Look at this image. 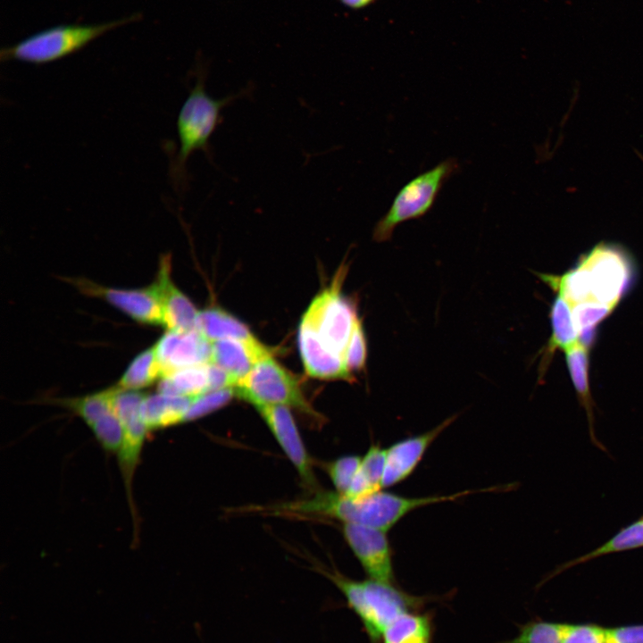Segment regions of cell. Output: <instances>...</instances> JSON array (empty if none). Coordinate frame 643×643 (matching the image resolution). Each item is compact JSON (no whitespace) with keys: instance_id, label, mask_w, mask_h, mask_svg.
<instances>
[{"instance_id":"7c38bea8","label":"cell","mask_w":643,"mask_h":643,"mask_svg":"<svg viewBox=\"0 0 643 643\" xmlns=\"http://www.w3.org/2000/svg\"><path fill=\"white\" fill-rule=\"evenodd\" d=\"M154 348L163 377L180 369L209 363L212 343L197 330H167Z\"/></svg>"},{"instance_id":"4316f807","label":"cell","mask_w":643,"mask_h":643,"mask_svg":"<svg viewBox=\"0 0 643 643\" xmlns=\"http://www.w3.org/2000/svg\"><path fill=\"white\" fill-rule=\"evenodd\" d=\"M235 396L236 391L234 388H225L210 390L194 397L187 412L184 422L202 418L221 408Z\"/></svg>"},{"instance_id":"836d02e7","label":"cell","mask_w":643,"mask_h":643,"mask_svg":"<svg viewBox=\"0 0 643 643\" xmlns=\"http://www.w3.org/2000/svg\"><path fill=\"white\" fill-rule=\"evenodd\" d=\"M339 3L344 5L345 7L354 10V11H359L365 9L373 4H375L379 0H338Z\"/></svg>"},{"instance_id":"4dcf8cb0","label":"cell","mask_w":643,"mask_h":643,"mask_svg":"<svg viewBox=\"0 0 643 643\" xmlns=\"http://www.w3.org/2000/svg\"><path fill=\"white\" fill-rule=\"evenodd\" d=\"M385 463L386 449L378 444L372 445L363 457H362L359 471L377 491L382 488Z\"/></svg>"},{"instance_id":"30bf717a","label":"cell","mask_w":643,"mask_h":643,"mask_svg":"<svg viewBox=\"0 0 643 643\" xmlns=\"http://www.w3.org/2000/svg\"><path fill=\"white\" fill-rule=\"evenodd\" d=\"M344 538L370 579L393 582V553L386 531L344 523Z\"/></svg>"},{"instance_id":"f1b7e54d","label":"cell","mask_w":643,"mask_h":643,"mask_svg":"<svg viewBox=\"0 0 643 643\" xmlns=\"http://www.w3.org/2000/svg\"><path fill=\"white\" fill-rule=\"evenodd\" d=\"M562 643H607L606 627L596 623H562Z\"/></svg>"},{"instance_id":"9a60e30c","label":"cell","mask_w":643,"mask_h":643,"mask_svg":"<svg viewBox=\"0 0 643 643\" xmlns=\"http://www.w3.org/2000/svg\"><path fill=\"white\" fill-rule=\"evenodd\" d=\"M269 356H271V350L255 337L227 338L212 343L210 363L225 371L238 383L259 362Z\"/></svg>"},{"instance_id":"277c9868","label":"cell","mask_w":643,"mask_h":643,"mask_svg":"<svg viewBox=\"0 0 643 643\" xmlns=\"http://www.w3.org/2000/svg\"><path fill=\"white\" fill-rule=\"evenodd\" d=\"M141 18L139 13L100 24H65L37 32L14 45L3 47L0 60L46 64L71 55L117 27Z\"/></svg>"},{"instance_id":"3957f363","label":"cell","mask_w":643,"mask_h":643,"mask_svg":"<svg viewBox=\"0 0 643 643\" xmlns=\"http://www.w3.org/2000/svg\"><path fill=\"white\" fill-rule=\"evenodd\" d=\"M343 594L358 616L372 643H380L385 629L400 614L416 611L427 601L396 587L393 582L373 579L355 580L338 572L322 571Z\"/></svg>"},{"instance_id":"ffe728a7","label":"cell","mask_w":643,"mask_h":643,"mask_svg":"<svg viewBox=\"0 0 643 643\" xmlns=\"http://www.w3.org/2000/svg\"><path fill=\"white\" fill-rule=\"evenodd\" d=\"M211 343L227 338H251L249 328L232 314L219 307L199 311L196 328Z\"/></svg>"},{"instance_id":"5b68a950","label":"cell","mask_w":643,"mask_h":643,"mask_svg":"<svg viewBox=\"0 0 643 643\" xmlns=\"http://www.w3.org/2000/svg\"><path fill=\"white\" fill-rule=\"evenodd\" d=\"M347 271L345 265L339 267L330 286L312 301L299 325V330L340 356L344 362L347 347L359 319L355 307L341 295Z\"/></svg>"},{"instance_id":"d6986e66","label":"cell","mask_w":643,"mask_h":643,"mask_svg":"<svg viewBox=\"0 0 643 643\" xmlns=\"http://www.w3.org/2000/svg\"><path fill=\"white\" fill-rule=\"evenodd\" d=\"M550 321L552 334L543 352L540 363L541 372H545V367L548 365L555 350L560 349L564 352L580 340L572 320L571 305L558 293L551 306Z\"/></svg>"},{"instance_id":"ac0fdd59","label":"cell","mask_w":643,"mask_h":643,"mask_svg":"<svg viewBox=\"0 0 643 643\" xmlns=\"http://www.w3.org/2000/svg\"><path fill=\"white\" fill-rule=\"evenodd\" d=\"M643 547V515L633 521L625 527L621 528L607 541L595 549L569 560L558 565L546 580H549L557 574L579 564H582L596 558L630 551Z\"/></svg>"},{"instance_id":"2e32d148","label":"cell","mask_w":643,"mask_h":643,"mask_svg":"<svg viewBox=\"0 0 643 643\" xmlns=\"http://www.w3.org/2000/svg\"><path fill=\"white\" fill-rule=\"evenodd\" d=\"M565 360L572 382L575 388L578 401L584 409L591 443L604 452L606 447L597 438L595 431V403L591 396L589 382V349L588 346L579 340L565 351Z\"/></svg>"},{"instance_id":"44dd1931","label":"cell","mask_w":643,"mask_h":643,"mask_svg":"<svg viewBox=\"0 0 643 643\" xmlns=\"http://www.w3.org/2000/svg\"><path fill=\"white\" fill-rule=\"evenodd\" d=\"M157 390L192 398L210 391L209 363L180 369L163 376Z\"/></svg>"},{"instance_id":"ba28073f","label":"cell","mask_w":643,"mask_h":643,"mask_svg":"<svg viewBox=\"0 0 643 643\" xmlns=\"http://www.w3.org/2000/svg\"><path fill=\"white\" fill-rule=\"evenodd\" d=\"M146 396L139 390L122 389L117 386L113 399V411L123 427L122 443L118 452L119 466L136 527L138 520L132 497V481L149 431L142 415Z\"/></svg>"},{"instance_id":"1f68e13d","label":"cell","mask_w":643,"mask_h":643,"mask_svg":"<svg viewBox=\"0 0 643 643\" xmlns=\"http://www.w3.org/2000/svg\"><path fill=\"white\" fill-rule=\"evenodd\" d=\"M367 344L362 322L358 319L355 324L347 350L345 364L350 374L362 371L366 363Z\"/></svg>"},{"instance_id":"5bb4252c","label":"cell","mask_w":643,"mask_h":643,"mask_svg":"<svg viewBox=\"0 0 643 643\" xmlns=\"http://www.w3.org/2000/svg\"><path fill=\"white\" fill-rule=\"evenodd\" d=\"M456 417L457 415L454 414L437 427L420 435L404 438L388 447L382 488L395 486L406 480L416 469L429 447Z\"/></svg>"},{"instance_id":"83f0119b","label":"cell","mask_w":643,"mask_h":643,"mask_svg":"<svg viewBox=\"0 0 643 643\" xmlns=\"http://www.w3.org/2000/svg\"><path fill=\"white\" fill-rule=\"evenodd\" d=\"M572 320L580 338L591 332L613 311L609 306L596 303H581L571 307Z\"/></svg>"},{"instance_id":"8fae6325","label":"cell","mask_w":643,"mask_h":643,"mask_svg":"<svg viewBox=\"0 0 643 643\" xmlns=\"http://www.w3.org/2000/svg\"><path fill=\"white\" fill-rule=\"evenodd\" d=\"M281 449L295 466L302 480L310 487L316 485L312 459L304 445L290 409L286 405L255 406Z\"/></svg>"},{"instance_id":"484cf974","label":"cell","mask_w":643,"mask_h":643,"mask_svg":"<svg viewBox=\"0 0 643 643\" xmlns=\"http://www.w3.org/2000/svg\"><path fill=\"white\" fill-rule=\"evenodd\" d=\"M90 430L105 452L118 454L122 443L123 427L114 411L100 418Z\"/></svg>"},{"instance_id":"9c48e42d","label":"cell","mask_w":643,"mask_h":643,"mask_svg":"<svg viewBox=\"0 0 643 643\" xmlns=\"http://www.w3.org/2000/svg\"><path fill=\"white\" fill-rule=\"evenodd\" d=\"M70 283L81 293L104 299L132 320L145 325H163V309L151 284L141 288L104 287L87 279H70Z\"/></svg>"},{"instance_id":"6da1fadb","label":"cell","mask_w":643,"mask_h":643,"mask_svg":"<svg viewBox=\"0 0 643 643\" xmlns=\"http://www.w3.org/2000/svg\"><path fill=\"white\" fill-rule=\"evenodd\" d=\"M630 261L622 248L601 242L562 276L539 274L572 306L596 303L614 309L628 287Z\"/></svg>"},{"instance_id":"cb8c5ba5","label":"cell","mask_w":643,"mask_h":643,"mask_svg":"<svg viewBox=\"0 0 643 643\" xmlns=\"http://www.w3.org/2000/svg\"><path fill=\"white\" fill-rule=\"evenodd\" d=\"M162 378V369L154 346L140 352L129 363L117 386L122 389L139 390Z\"/></svg>"},{"instance_id":"4fadbf2b","label":"cell","mask_w":643,"mask_h":643,"mask_svg":"<svg viewBox=\"0 0 643 643\" xmlns=\"http://www.w3.org/2000/svg\"><path fill=\"white\" fill-rule=\"evenodd\" d=\"M163 309V324L167 330H196L199 311L171 279V257H160L159 267L152 283Z\"/></svg>"},{"instance_id":"7402d4cb","label":"cell","mask_w":643,"mask_h":643,"mask_svg":"<svg viewBox=\"0 0 643 643\" xmlns=\"http://www.w3.org/2000/svg\"><path fill=\"white\" fill-rule=\"evenodd\" d=\"M432 620L429 614L405 612L383 631L380 643H431Z\"/></svg>"},{"instance_id":"d6a6232c","label":"cell","mask_w":643,"mask_h":643,"mask_svg":"<svg viewBox=\"0 0 643 643\" xmlns=\"http://www.w3.org/2000/svg\"><path fill=\"white\" fill-rule=\"evenodd\" d=\"M607 643H643V624L606 628Z\"/></svg>"},{"instance_id":"7a4b0ae2","label":"cell","mask_w":643,"mask_h":643,"mask_svg":"<svg viewBox=\"0 0 643 643\" xmlns=\"http://www.w3.org/2000/svg\"><path fill=\"white\" fill-rule=\"evenodd\" d=\"M196 81L184 101L177 119L179 149L171 158L170 174L173 186L184 190L187 185V163L196 151H204L209 155V140L221 122V112L242 93L215 99L205 91L206 69L200 63Z\"/></svg>"},{"instance_id":"603a6c76","label":"cell","mask_w":643,"mask_h":643,"mask_svg":"<svg viewBox=\"0 0 643 643\" xmlns=\"http://www.w3.org/2000/svg\"><path fill=\"white\" fill-rule=\"evenodd\" d=\"M117 386L82 397L52 399L51 403L79 416L89 428L100 418L113 411Z\"/></svg>"},{"instance_id":"f546056e","label":"cell","mask_w":643,"mask_h":643,"mask_svg":"<svg viewBox=\"0 0 643 643\" xmlns=\"http://www.w3.org/2000/svg\"><path fill=\"white\" fill-rule=\"evenodd\" d=\"M361 462L360 456L346 455L329 464L328 472L338 493L344 495L347 491L360 468Z\"/></svg>"},{"instance_id":"52a82bcc","label":"cell","mask_w":643,"mask_h":643,"mask_svg":"<svg viewBox=\"0 0 643 643\" xmlns=\"http://www.w3.org/2000/svg\"><path fill=\"white\" fill-rule=\"evenodd\" d=\"M236 396L254 406L275 405L294 407L321 418L305 398L299 380L273 357L259 362L235 387Z\"/></svg>"},{"instance_id":"e0dca14e","label":"cell","mask_w":643,"mask_h":643,"mask_svg":"<svg viewBox=\"0 0 643 643\" xmlns=\"http://www.w3.org/2000/svg\"><path fill=\"white\" fill-rule=\"evenodd\" d=\"M192 399L161 392L146 395L142 404V415L149 431L184 422Z\"/></svg>"},{"instance_id":"8992f818","label":"cell","mask_w":643,"mask_h":643,"mask_svg":"<svg viewBox=\"0 0 643 643\" xmlns=\"http://www.w3.org/2000/svg\"><path fill=\"white\" fill-rule=\"evenodd\" d=\"M459 168L457 159L448 157L405 183L395 196L387 213L375 224L372 239L378 243L388 241L399 224L427 214L445 183Z\"/></svg>"},{"instance_id":"d4e9b609","label":"cell","mask_w":643,"mask_h":643,"mask_svg":"<svg viewBox=\"0 0 643 643\" xmlns=\"http://www.w3.org/2000/svg\"><path fill=\"white\" fill-rule=\"evenodd\" d=\"M504 643H562V623L530 621L521 626L515 638Z\"/></svg>"}]
</instances>
